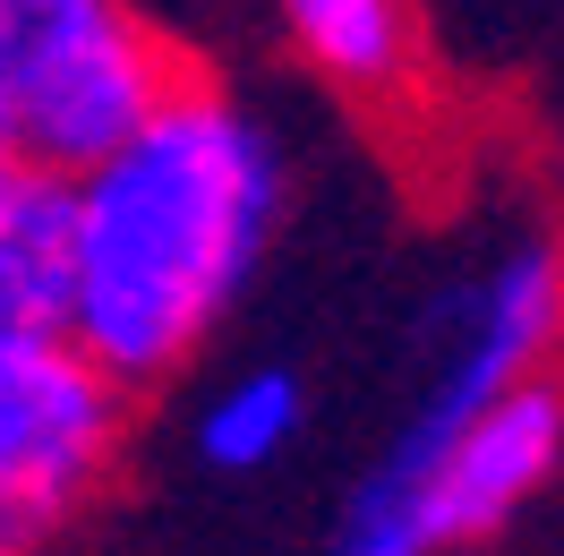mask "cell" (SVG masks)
I'll use <instances>...</instances> for the list:
<instances>
[{"instance_id": "1", "label": "cell", "mask_w": 564, "mask_h": 556, "mask_svg": "<svg viewBox=\"0 0 564 556\" xmlns=\"http://www.w3.org/2000/svg\"><path fill=\"white\" fill-rule=\"evenodd\" d=\"M274 232V129L180 70L129 138L61 180V334L129 394L180 377L240 309Z\"/></svg>"}, {"instance_id": "2", "label": "cell", "mask_w": 564, "mask_h": 556, "mask_svg": "<svg viewBox=\"0 0 564 556\" xmlns=\"http://www.w3.org/2000/svg\"><path fill=\"white\" fill-rule=\"evenodd\" d=\"M556 351H564V240L513 232L470 275H454L436 291V309H427V377L411 394V411L393 419L386 453L359 471V488L386 496V488L420 480L488 403H505L530 377H556Z\"/></svg>"}, {"instance_id": "3", "label": "cell", "mask_w": 564, "mask_h": 556, "mask_svg": "<svg viewBox=\"0 0 564 556\" xmlns=\"http://www.w3.org/2000/svg\"><path fill=\"white\" fill-rule=\"evenodd\" d=\"M172 86V43L129 0H0V111L18 163L86 172Z\"/></svg>"}, {"instance_id": "4", "label": "cell", "mask_w": 564, "mask_h": 556, "mask_svg": "<svg viewBox=\"0 0 564 556\" xmlns=\"http://www.w3.org/2000/svg\"><path fill=\"white\" fill-rule=\"evenodd\" d=\"M556 471H564V385L530 377L505 403H488L420 480L386 488V496L351 488L325 556H462L496 539Z\"/></svg>"}, {"instance_id": "5", "label": "cell", "mask_w": 564, "mask_h": 556, "mask_svg": "<svg viewBox=\"0 0 564 556\" xmlns=\"http://www.w3.org/2000/svg\"><path fill=\"white\" fill-rule=\"evenodd\" d=\"M129 385L69 334L0 343V556H43L120 471Z\"/></svg>"}, {"instance_id": "6", "label": "cell", "mask_w": 564, "mask_h": 556, "mask_svg": "<svg viewBox=\"0 0 564 556\" xmlns=\"http://www.w3.org/2000/svg\"><path fill=\"white\" fill-rule=\"evenodd\" d=\"M300 70L343 104H411L427 77V9L420 0H265Z\"/></svg>"}, {"instance_id": "7", "label": "cell", "mask_w": 564, "mask_h": 556, "mask_svg": "<svg viewBox=\"0 0 564 556\" xmlns=\"http://www.w3.org/2000/svg\"><path fill=\"white\" fill-rule=\"evenodd\" d=\"M61 334V172L0 154V343Z\"/></svg>"}, {"instance_id": "8", "label": "cell", "mask_w": 564, "mask_h": 556, "mask_svg": "<svg viewBox=\"0 0 564 556\" xmlns=\"http://www.w3.org/2000/svg\"><path fill=\"white\" fill-rule=\"evenodd\" d=\"M300 428H308V385H300V368L248 360V368H231L223 385H206L188 437H197V462H206V471L248 480V471H274L282 453L300 446Z\"/></svg>"}, {"instance_id": "9", "label": "cell", "mask_w": 564, "mask_h": 556, "mask_svg": "<svg viewBox=\"0 0 564 556\" xmlns=\"http://www.w3.org/2000/svg\"><path fill=\"white\" fill-rule=\"evenodd\" d=\"M0 154H9V111H0Z\"/></svg>"}]
</instances>
